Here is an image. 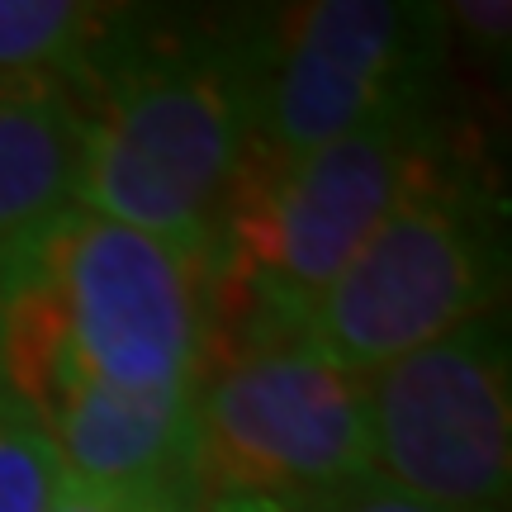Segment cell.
Masks as SVG:
<instances>
[{
  "instance_id": "obj_2",
  "label": "cell",
  "mask_w": 512,
  "mask_h": 512,
  "mask_svg": "<svg viewBox=\"0 0 512 512\" xmlns=\"http://www.w3.org/2000/svg\"><path fill=\"white\" fill-rule=\"evenodd\" d=\"M446 176L427 110H403L337 143L275 157L247 143L204 256L209 332L242 323L247 347L294 337L313 299L413 190Z\"/></svg>"
},
{
  "instance_id": "obj_13",
  "label": "cell",
  "mask_w": 512,
  "mask_h": 512,
  "mask_svg": "<svg viewBox=\"0 0 512 512\" xmlns=\"http://www.w3.org/2000/svg\"><path fill=\"white\" fill-rule=\"evenodd\" d=\"M299 512H441V508H427L418 498L399 494L394 484H384L380 475H366L323 498H313V503H299Z\"/></svg>"
},
{
  "instance_id": "obj_14",
  "label": "cell",
  "mask_w": 512,
  "mask_h": 512,
  "mask_svg": "<svg viewBox=\"0 0 512 512\" xmlns=\"http://www.w3.org/2000/svg\"><path fill=\"white\" fill-rule=\"evenodd\" d=\"M446 29H460V34L479 38L484 48H503L512 29V5L508 0H460L456 10H446Z\"/></svg>"
},
{
  "instance_id": "obj_10",
  "label": "cell",
  "mask_w": 512,
  "mask_h": 512,
  "mask_svg": "<svg viewBox=\"0 0 512 512\" xmlns=\"http://www.w3.org/2000/svg\"><path fill=\"white\" fill-rule=\"evenodd\" d=\"M128 10L86 0H0V76H48L76 95L128 34Z\"/></svg>"
},
{
  "instance_id": "obj_4",
  "label": "cell",
  "mask_w": 512,
  "mask_h": 512,
  "mask_svg": "<svg viewBox=\"0 0 512 512\" xmlns=\"http://www.w3.org/2000/svg\"><path fill=\"white\" fill-rule=\"evenodd\" d=\"M375 475L366 375L332 366L299 337L209 361L195 384V489L285 503Z\"/></svg>"
},
{
  "instance_id": "obj_12",
  "label": "cell",
  "mask_w": 512,
  "mask_h": 512,
  "mask_svg": "<svg viewBox=\"0 0 512 512\" xmlns=\"http://www.w3.org/2000/svg\"><path fill=\"white\" fill-rule=\"evenodd\" d=\"M200 503H190L181 494H114V489H95V484H81V479H67L57 484L48 512H195Z\"/></svg>"
},
{
  "instance_id": "obj_6",
  "label": "cell",
  "mask_w": 512,
  "mask_h": 512,
  "mask_svg": "<svg viewBox=\"0 0 512 512\" xmlns=\"http://www.w3.org/2000/svg\"><path fill=\"white\" fill-rule=\"evenodd\" d=\"M48 266L76 375L128 394L200 384L209 351L200 261L72 204L48 219Z\"/></svg>"
},
{
  "instance_id": "obj_9",
  "label": "cell",
  "mask_w": 512,
  "mask_h": 512,
  "mask_svg": "<svg viewBox=\"0 0 512 512\" xmlns=\"http://www.w3.org/2000/svg\"><path fill=\"white\" fill-rule=\"evenodd\" d=\"M86 114L67 81L0 76V242L76 204Z\"/></svg>"
},
{
  "instance_id": "obj_3",
  "label": "cell",
  "mask_w": 512,
  "mask_h": 512,
  "mask_svg": "<svg viewBox=\"0 0 512 512\" xmlns=\"http://www.w3.org/2000/svg\"><path fill=\"white\" fill-rule=\"evenodd\" d=\"M503 290L494 209L456 171L413 190L299 318V342L351 375L484 318Z\"/></svg>"
},
{
  "instance_id": "obj_8",
  "label": "cell",
  "mask_w": 512,
  "mask_h": 512,
  "mask_svg": "<svg viewBox=\"0 0 512 512\" xmlns=\"http://www.w3.org/2000/svg\"><path fill=\"white\" fill-rule=\"evenodd\" d=\"M38 422L67 479L204 503L195 489V389L128 394L72 370L38 408Z\"/></svg>"
},
{
  "instance_id": "obj_5",
  "label": "cell",
  "mask_w": 512,
  "mask_h": 512,
  "mask_svg": "<svg viewBox=\"0 0 512 512\" xmlns=\"http://www.w3.org/2000/svg\"><path fill=\"white\" fill-rule=\"evenodd\" d=\"M446 19L399 0H313L252 24V143L294 157L427 110Z\"/></svg>"
},
{
  "instance_id": "obj_11",
  "label": "cell",
  "mask_w": 512,
  "mask_h": 512,
  "mask_svg": "<svg viewBox=\"0 0 512 512\" xmlns=\"http://www.w3.org/2000/svg\"><path fill=\"white\" fill-rule=\"evenodd\" d=\"M62 460L43 422L0 375V512H48Z\"/></svg>"
},
{
  "instance_id": "obj_15",
  "label": "cell",
  "mask_w": 512,
  "mask_h": 512,
  "mask_svg": "<svg viewBox=\"0 0 512 512\" xmlns=\"http://www.w3.org/2000/svg\"><path fill=\"white\" fill-rule=\"evenodd\" d=\"M195 512H299V503L266 498V494H214V498H204Z\"/></svg>"
},
{
  "instance_id": "obj_1",
  "label": "cell",
  "mask_w": 512,
  "mask_h": 512,
  "mask_svg": "<svg viewBox=\"0 0 512 512\" xmlns=\"http://www.w3.org/2000/svg\"><path fill=\"white\" fill-rule=\"evenodd\" d=\"M76 100L86 114L76 209L152 233L204 266L252 143V24L162 34L133 19Z\"/></svg>"
},
{
  "instance_id": "obj_7",
  "label": "cell",
  "mask_w": 512,
  "mask_h": 512,
  "mask_svg": "<svg viewBox=\"0 0 512 512\" xmlns=\"http://www.w3.org/2000/svg\"><path fill=\"white\" fill-rule=\"evenodd\" d=\"M370 460L441 512H508L512 366L494 313L366 375Z\"/></svg>"
}]
</instances>
